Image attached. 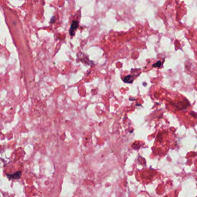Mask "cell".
I'll return each mask as SVG.
<instances>
[{
  "label": "cell",
  "mask_w": 197,
  "mask_h": 197,
  "mask_svg": "<svg viewBox=\"0 0 197 197\" xmlns=\"http://www.w3.org/2000/svg\"><path fill=\"white\" fill-rule=\"evenodd\" d=\"M54 17H53V19H52V20L50 21L51 22V23H53V22H54Z\"/></svg>",
  "instance_id": "obj_5"
},
{
  "label": "cell",
  "mask_w": 197,
  "mask_h": 197,
  "mask_svg": "<svg viewBox=\"0 0 197 197\" xmlns=\"http://www.w3.org/2000/svg\"><path fill=\"white\" fill-rule=\"evenodd\" d=\"M165 197H171V196H170V195H166Z\"/></svg>",
  "instance_id": "obj_6"
},
{
  "label": "cell",
  "mask_w": 197,
  "mask_h": 197,
  "mask_svg": "<svg viewBox=\"0 0 197 197\" xmlns=\"http://www.w3.org/2000/svg\"><path fill=\"white\" fill-rule=\"evenodd\" d=\"M79 26V23L77 21H74L72 23L70 30H69V34L71 36H73L74 35V31H75L76 29Z\"/></svg>",
  "instance_id": "obj_1"
},
{
  "label": "cell",
  "mask_w": 197,
  "mask_h": 197,
  "mask_svg": "<svg viewBox=\"0 0 197 197\" xmlns=\"http://www.w3.org/2000/svg\"><path fill=\"white\" fill-rule=\"evenodd\" d=\"M123 80L124 82L127 83H131L133 82V78L132 76L131 75H128L124 77L123 79Z\"/></svg>",
  "instance_id": "obj_3"
},
{
  "label": "cell",
  "mask_w": 197,
  "mask_h": 197,
  "mask_svg": "<svg viewBox=\"0 0 197 197\" xmlns=\"http://www.w3.org/2000/svg\"><path fill=\"white\" fill-rule=\"evenodd\" d=\"M20 176H21V172L20 171L17 172H15L13 174L8 175V176L10 177V178H13V179H19L20 178Z\"/></svg>",
  "instance_id": "obj_2"
},
{
  "label": "cell",
  "mask_w": 197,
  "mask_h": 197,
  "mask_svg": "<svg viewBox=\"0 0 197 197\" xmlns=\"http://www.w3.org/2000/svg\"><path fill=\"white\" fill-rule=\"evenodd\" d=\"M161 63L160 61H159V62H157L156 64H154L153 66H155V67H159V66H160V65H161Z\"/></svg>",
  "instance_id": "obj_4"
}]
</instances>
